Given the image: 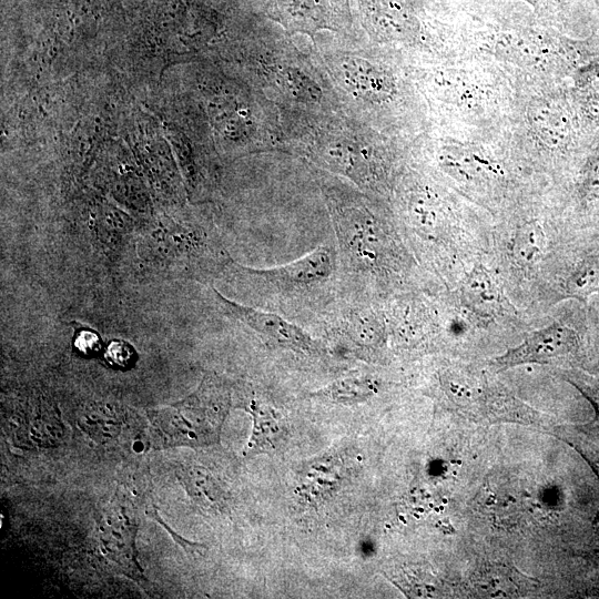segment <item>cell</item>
Returning <instances> with one entry per match:
<instances>
[{
  "mask_svg": "<svg viewBox=\"0 0 599 599\" xmlns=\"http://www.w3.org/2000/svg\"><path fill=\"white\" fill-rule=\"evenodd\" d=\"M231 404L229 382L214 373L206 374L196 390L184 399L148 412L153 447L195 448L220 444Z\"/></svg>",
  "mask_w": 599,
  "mask_h": 599,
  "instance_id": "cell-1",
  "label": "cell"
},
{
  "mask_svg": "<svg viewBox=\"0 0 599 599\" xmlns=\"http://www.w3.org/2000/svg\"><path fill=\"white\" fill-rule=\"evenodd\" d=\"M339 258L346 273L372 283L397 271L400 250L389 227L363 205L335 206Z\"/></svg>",
  "mask_w": 599,
  "mask_h": 599,
  "instance_id": "cell-2",
  "label": "cell"
},
{
  "mask_svg": "<svg viewBox=\"0 0 599 599\" xmlns=\"http://www.w3.org/2000/svg\"><path fill=\"white\" fill-rule=\"evenodd\" d=\"M213 293L224 314L252 328L272 344L305 355L323 353L322 346L316 339L280 315L232 302L215 288H213Z\"/></svg>",
  "mask_w": 599,
  "mask_h": 599,
  "instance_id": "cell-3",
  "label": "cell"
},
{
  "mask_svg": "<svg viewBox=\"0 0 599 599\" xmlns=\"http://www.w3.org/2000/svg\"><path fill=\"white\" fill-rule=\"evenodd\" d=\"M577 346L576 331L557 322L532 332L521 343L495 357L491 366L496 370H506L526 364H552L573 353Z\"/></svg>",
  "mask_w": 599,
  "mask_h": 599,
  "instance_id": "cell-4",
  "label": "cell"
},
{
  "mask_svg": "<svg viewBox=\"0 0 599 599\" xmlns=\"http://www.w3.org/2000/svg\"><path fill=\"white\" fill-rule=\"evenodd\" d=\"M336 256L331 247L319 246L303 257L268 270L244 268L250 275L281 291H312L334 273Z\"/></svg>",
  "mask_w": 599,
  "mask_h": 599,
  "instance_id": "cell-5",
  "label": "cell"
},
{
  "mask_svg": "<svg viewBox=\"0 0 599 599\" xmlns=\"http://www.w3.org/2000/svg\"><path fill=\"white\" fill-rule=\"evenodd\" d=\"M245 409L253 418V429L251 438L243 449V455L252 457L277 450L287 436L286 426L280 414L255 397L250 399Z\"/></svg>",
  "mask_w": 599,
  "mask_h": 599,
  "instance_id": "cell-6",
  "label": "cell"
},
{
  "mask_svg": "<svg viewBox=\"0 0 599 599\" xmlns=\"http://www.w3.org/2000/svg\"><path fill=\"white\" fill-rule=\"evenodd\" d=\"M342 77L351 93L367 101L386 100L393 92V82L389 75L362 58L346 60L342 64Z\"/></svg>",
  "mask_w": 599,
  "mask_h": 599,
  "instance_id": "cell-7",
  "label": "cell"
},
{
  "mask_svg": "<svg viewBox=\"0 0 599 599\" xmlns=\"http://www.w3.org/2000/svg\"><path fill=\"white\" fill-rule=\"evenodd\" d=\"M461 303L476 315L495 316L501 307V293L493 275L481 265L473 267L459 286Z\"/></svg>",
  "mask_w": 599,
  "mask_h": 599,
  "instance_id": "cell-8",
  "label": "cell"
},
{
  "mask_svg": "<svg viewBox=\"0 0 599 599\" xmlns=\"http://www.w3.org/2000/svg\"><path fill=\"white\" fill-rule=\"evenodd\" d=\"M336 332L361 348H378L386 339V323L372 309L356 308L346 313L335 326Z\"/></svg>",
  "mask_w": 599,
  "mask_h": 599,
  "instance_id": "cell-9",
  "label": "cell"
},
{
  "mask_svg": "<svg viewBox=\"0 0 599 599\" xmlns=\"http://www.w3.org/2000/svg\"><path fill=\"white\" fill-rule=\"evenodd\" d=\"M546 248L547 235L542 225L538 221H529L516 230L510 254L520 268L530 270L541 261Z\"/></svg>",
  "mask_w": 599,
  "mask_h": 599,
  "instance_id": "cell-10",
  "label": "cell"
},
{
  "mask_svg": "<svg viewBox=\"0 0 599 599\" xmlns=\"http://www.w3.org/2000/svg\"><path fill=\"white\" fill-rule=\"evenodd\" d=\"M531 123L541 139L560 146L571 139L572 126L568 113L557 104H540L532 110Z\"/></svg>",
  "mask_w": 599,
  "mask_h": 599,
  "instance_id": "cell-11",
  "label": "cell"
},
{
  "mask_svg": "<svg viewBox=\"0 0 599 599\" xmlns=\"http://www.w3.org/2000/svg\"><path fill=\"white\" fill-rule=\"evenodd\" d=\"M181 479L185 484L190 496L207 510H221L225 507V499L217 481L206 470L199 467H189L181 470Z\"/></svg>",
  "mask_w": 599,
  "mask_h": 599,
  "instance_id": "cell-12",
  "label": "cell"
},
{
  "mask_svg": "<svg viewBox=\"0 0 599 599\" xmlns=\"http://www.w3.org/2000/svg\"><path fill=\"white\" fill-rule=\"evenodd\" d=\"M378 389L377 382L364 376L338 379L315 392L314 397L336 404H355L372 397Z\"/></svg>",
  "mask_w": 599,
  "mask_h": 599,
  "instance_id": "cell-13",
  "label": "cell"
},
{
  "mask_svg": "<svg viewBox=\"0 0 599 599\" xmlns=\"http://www.w3.org/2000/svg\"><path fill=\"white\" fill-rule=\"evenodd\" d=\"M567 296L587 301L599 293V253L582 260L566 281Z\"/></svg>",
  "mask_w": 599,
  "mask_h": 599,
  "instance_id": "cell-14",
  "label": "cell"
},
{
  "mask_svg": "<svg viewBox=\"0 0 599 599\" xmlns=\"http://www.w3.org/2000/svg\"><path fill=\"white\" fill-rule=\"evenodd\" d=\"M439 382L446 396L459 407L475 406L481 398L478 382L460 370H444Z\"/></svg>",
  "mask_w": 599,
  "mask_h": 599,
  "instance_id": "cell-15",
  "label": "cell"
},
{
  "mask_svg": "<svg viewBox=\"0 0 599 599\" xmlns=\"http://www.w3.org/2000/svg\"><path fill=\"white\" fill-rule=\"evenodd\" d=\"M408 219L413 230L424 240H435L441 226L437 205L425 195L414 196L408 204Z\"/></svg>",
  "mask_w": 599,
  "mask_h": 599,
  "instance_id": "cell-16",
  "label": "cell"
},
{
  "mask_svg": "<svg viewBox=\"0 0 599 599\" xmlns=\"http://www.w3.org/2000/svg\"><path fill=\"white\" fill-rule=\"evenodd\" d=\"M578 194L586 204H599V143L589 153L581 167Z\"/></svg>",
  "mask_w": 599,
  "mask_h": 599,
  "instance_id": "cell-17",
  "label": "cell"
},
{
  "mask_svg": "<svg viewBox=\"0 0 599 599\" xmlns=\"http://www.w3.org/2000/svg\"><path fill=\"white\" fill-rule=\"evenodd\" d=\"M512 576L514 572L505 568H486L479 572L476 583L494 597L499 595L510 597L517 592L518 587L517 579Z\"/></svg>",
  "mask_w": 599,
  "mask_h": 599,
  "instance_id": "cell-18",
  "label": "cell"
},
{
  "mask_svg": "<svg viewBox=\"0 0 599 599\" xmlns=\"http://www.w3.org/2000/svg\"><path fill=\"white\" fill-rule=\"evenodd\" d=\"M282 83L294 97L308 101H317L322 94L319 88L300 70L290 68L281 74Z\"/></svg>",
  "mask_w": 599,
  "mask_h": 599,
  "instance_id": "cell-19",
  "label": "cell"
},
{
  "mask_svg": "<svg viewBox=\"0 0 599 599\" xmlns=\"http://www.w3.org/2000/svg\"><path fill=\"white\" fill-rule=\"evenodd\" d=\"M105 357L113 366L125 368L131 364L134 357V351L131 345L125 342L113 341L105 351Z\"/></svg>",
  "mask_w": 599,
  "mask_h": 599,
  "instance_id": "cell-20",
  "label": "cell"
},
{
  "mask_svg": "<svg viewBox=\"0 0 599 599\" xmlns=\"http://www.w3.org/2000/svg\"><path fill=\"white\" fill-rule=\"evenodd\" d=\"M74 346L80 353L91 355L100 349V339L95 333L82 331L77 335Z\"/></svg>",
  "mask_w": 599,
  "mask_h": 599,
  "instance_id": "cell-21",
  "label": "cell"
},
{
  "mask_svg": "<svg viewBox=\"0 0 599 599\" xmlns=\"http://www.w3.org/2000/svg\"><path fill=\"white\" fill-rule=\"evenodd\" d=\"M579 450L585 455L586 459L591 464L595 473L599 478V445L598 444H579Z\"/></svg>",
  "mask_w": 599,
  "mask_h": 599,
  "instance_id": "cell-22",
  "label": "cell"
},
{
  "mask_svg": "<svg viewBox=\"0 0 599 599\" xmlns=\"http://www.w3.org/2000/svg\"><path fill=\"white\" fill-rule=\"evenodd\" d=\"M583 395L591 402L597 419L599 422V394H589L583 392Z\"/></svg>",
  "mask_w": 599,
  "mask_h": 599,
  "instance_id": "cell-23",
  "label": "cell"
},
{
  "mask_svg": "<svg viewBox=\"0 0 599 599\" xmlns=\"http://www.w3.org/2000/svg\"><path fill=\"white\" fill-rule=\"evenodd\" d=\"M585 557L590 560L592 564L599 566V549H593L588 551Z\"/></svg>",
  "mask_w": 599,
  "mask_h": 599,
  "instance_id": "cell-24",
  "label": "cell"
},
{
  "mask_svg": "<svg viewBox=\"0 0 599 599\" xmlns=\"http://www.w3.org/2000/svg\"><path fill=\"white\" fill-rule=\"evenodd\" d=\"M527 1H529L532 4H537L540 0H527Z\"/></svg>",
  "mask_w": 599,
  "mask_h": 599,
  "instance_id": "cell-25",
  "label": "cell"
}]
</instances>
